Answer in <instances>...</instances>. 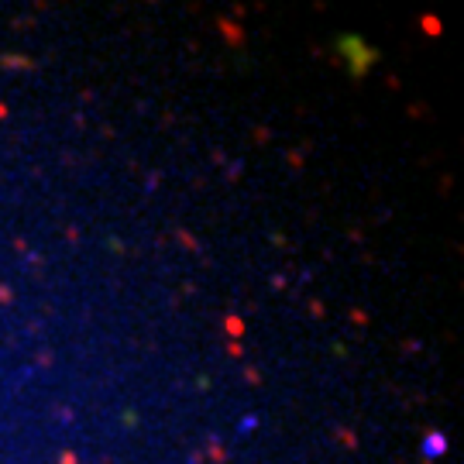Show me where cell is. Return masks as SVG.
I'll return each mask as SVG.
<instances>
[{
	"mask_svg": "<svg viewBox=\"0 0 464 464\" xmlns=\"http://www.w3.org/2000/svg\"><path fill=\"white\" fill-rule=\"evenodd\" d=\"M420 450H423L426 458H440V454L447 450V437H444V433H426L423 444H420Z\"/></svg>",
	"mask_w": 464,
	"mask_h": 464,
	"instance_id": "cell-1",
	"label": "cell"
}]
</instances>
